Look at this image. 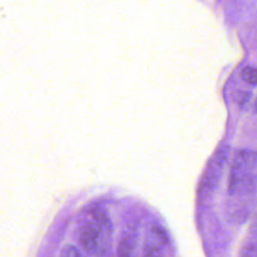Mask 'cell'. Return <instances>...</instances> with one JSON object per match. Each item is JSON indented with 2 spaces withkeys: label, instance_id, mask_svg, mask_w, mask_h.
<instances>
[{
  "label": "cell",
  "instance_id": "obj_2",
  "mask_svg": "<svg viewBox=\"0 0 257 257\" xmlns=\"http://www.w3.org/2000/svg\"><path fill=\"white\" fill-rule=\"evenodd\" d=\"M109 232L99 228L94 222L84 223L79 231V241L83 250L88 255H97L104 252L102 244L104 243V234Z\"/></svg>",
  "mask_w": 257,
  "mask_h": 257
},
{
  "label": "cell",
  "instance_id": "obj_1",
  "mask_svg": "<svg viewBox=\"0 0 257 257\" xmlns=\"http://www.w3.org/2000/svg\"><path fill=\"white\" fill-rule=\"evenodd\" d=\"M255 154L253 152H238L229 178V193L235 195L248 190L254 184Z\"/></svg>",
  "mask_w": 257,
  "mask_h": 257
},
{
  "label": "cell",
  "instance_id": "obj_6",
  "mask_svg": "<svg viewBox=\"0 0 257 257\" xmlns=\"http://www.w3.org/2000/svg\"><path fill=\"white\" fill-rule=\"evenodd\" d=\"M241 76L249 84L256 83V70L252 66H246L245 68H243L241 72Z\"/></svg>",
  "mask_w": 257,
  "mask_h": 257
},
{
  "label": "cell",
  "instance_id": "obj_5",
  "mask_svg": "<svg viewBox=\"0 0 257 257\" xmlns=\"http://www.w3.org/2000/svg\"><path fill=\"white\" fill-rule=\"evenodd\" d=\"M143 257H162L161 244L158 242H149L144 250Z\"/></svg>",
  "mask_w": 257,
  "mask_h": 257
},
{
  "label": "cell",
  "instance_id": "obj_7",
  "mask_svg": "<svg viewBox=\"0 0 257 257\" xmlns=\"http://www.w3.org/2000/svg\"><path fill=\"white\" fill-rule=\"evenodd\" d=\"M61 257H85L80 250L73 245H66L61 251Z\"/></svg>",
  "mask_w": 257,
  "mask_h": 257
},
{
  "label": "cell",
  "instance_id": "obj_3",
  "mask_svg": "<svg viewBox=\"0 0 257 257\" xmlns=\"http://www.w3.org/2000/svg\"><path fill=\"white\" fill-rule=\"evenodd\" d=\"M136 240L130 233H124L117 245V257H135Z\"/></svg>",
  "mask_w": 257,
  "mask_h": 257
},
{
  "label": "cell",
  "instance_id": "obj_4",
  "mask_svg": "<svg viewBox=\"0 0 257 257\" xmlns=\"http://www.w3.org/2000/svg\"><path fill=\"white\" fill-rule=\"evenodd\" d=\"M91 216L94 220V223L101 229L107 231V232H111L112 230V226L111 223L109 221V219L107 218V216L99 209V208H93L91 210Z\"/></svg>",
  "mask_w": 257,
  "mask_h": 257
}]
</instances>
